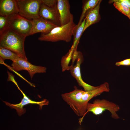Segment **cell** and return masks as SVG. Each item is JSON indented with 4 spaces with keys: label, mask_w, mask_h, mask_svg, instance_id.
<instances>
[{
    "label": "cell",
    "mask_w": 130,
    "mask_h": 130,
    "mask_svg": "<svg viewBox=\"0 0 130 130\" xmlns=\"http://www.w3.org/2000/svg\"><path fill=\"white\" fill-rule=\"evenodd\" d=\"M115 65L117 66L120 65H130V58L126 59L123 60L116 62Z\"/></svg>",
    "instance_id": "7402d4cb"
},
{
    "label": "cell",
    "mask_w": 130,
    "mask_h": 130,
    "mask_svg": "<svg viewBox=\"0 0 130 130\" xmlns=\"http://www.w3.org/2000/svg\"></svg>",
    "instance_id": "484cf974"
},
{
    "label": "cell",
    "mask_w": 130,
    "mask_h": 130,
    "mask_svg": "<svg viewBox=\"0 0 130 130\" xmlns=\"http://www.w3.org/2000/svg\"><path fill=\"white\" fill-rule=\"evenodd\" d=\"M19 89L23 95V98L22 99L21 102L19 103L16 104H13L6 101H3L6 105L9 106L12 108L15 109L18 115L21 116L24 113L26 110L25 108H23V107L29 104H37L39 106V109H42L43 105H48L49 102L46 99H44L42 101H33L31 99L27 96L18 87Z\"/></svg>",
    "instance_id": "9c48e42d"
},
{
    "label": "cell",
    "mask_w": 130,
    "mask_h": 130,
    "mask_svg": "<svg viewBox=\"0 0 130 130\" xmlns=\"http://www.w3.org/2000/svg\"><path fill=\"white\" fill-rule=\"evenodd\" d=\"M73 52V51L70 49L67 53L62 57L61 63L63 72L66 70H69L70 66H68V65L71 59H72Z\"/></svg>",
    "instance_id": "d6986e66"
},
{
    "label": "cell",
    "mask_w": 130,
    "mask_h": 130,
    "mask_svg": "<svg viewBox=\"0 0 130 130\" xmlns=\"http://www.w3.org/2000/svg\"><path fill=\"white\" fill-rule=\"evenodd\" d=\"M18 14L22 17L32 20L39 18L42 0H16Z\"/></svg>",
    "instance_id": "5b68a950"
},
{
    "label": "cell",
    "mask_w": 130,
    "mask_h": 130,
    "mask_svg": "<svg viewBox=\"0 0 130 130\" xmlns=\"http://www.w3.org/2000/svg\"><path fill=\"white\" fill-rule=\"evenodd\" d=\"M57 6L60 16V26L73 21V16L70 11L68 0H58Z\"/></svg>",
    "instance_id": "8fae6325"
},
{
    "label": "cell",
    "mask_w": 130,
    "mask_h": 130,
    "mask_svg": "<svg viewBox=\"0 0 130 130\" xmlns=\"http://www.w3.org/2000/svg\"><path fill=\"white\" fill-rule=\"evenodd\" d=\"M42 3L50 7H53L56 5L58 0H42Z\"/></svg>",
    "instance_id": "44dd1931"
},
{
    "label": "cell",
    "mask_w": 130,
    "mask_h": 130,
    "mask_svg": "<svg viewBox=\"0 0 130 130\" xmlns=\"http://www.w3.org/2000/svg\"><path fill=\"white\" fill-rule=\"evenodd\" d=\"M85 22L86 18H85L75 32L74 36L73 44L71 48L73 50L76 47L78 46L81 37L83 33Z\"/></svg>",
    "instance_id": "ac0fdd59"
},
{
    "label": "cell",
    "mask_w": 130,
    "mask_h": 130,
    "mask_svg": "<svg viewBox=\"0 0 130 130\" xmlns=\"http://www.w3.org/2000/svg\"><path fill=\"white\" fill-rule=\"evenodd\" d=\"M39 15L40 17L58 26H60V16L57 4L54 7H50L42 3Z\"/></svg>",
    "instance_id": "30bf717a"
},
{
    "label": "cell",
    "mask_w": 130,
    "mask_h": 130,
    "mask_svg": "<svg viewBox=\"0 0 130 130\" xmlns=\"http://www.w3.org/2000/svg\"><path fill=\"white\" fill-rule=\"evenodd\" d=\"M100 0H83L82 12L78 23L77 25L75 32L80 26L84 19L85 18L91 11L95 7Z\"/></svg>",
    "instance_id": "5bb4252c"
},
{
    "label": "cell",
    "mask_w": 130,
    "mask_h": 130,
    "mask_svg": "<svg viewBox=\"0 0 130 130\" xmlns=\"http://www.w3.org/2000/svg\"><path fill=\"white\" fill-rule=\"evenodd\" d=\"M102 0H100L95 7L91 11L86 18L83 32L91 25L99 22L101 19L99 13L100 5Z\"/></svg>",
    "instance_id": "9a60e30c"
},
{
    "label": "cell",
    "mask_w": 130,
    "mask_h": 130,
    "mask_svg": "<svg viewBox=\"0 0 130 130\" xmlns=\"http://www.w3.org/2000/svg\"><path fill=\"white\" fill-rule=\"evenodd\" d=\"M77 25L73 21L65 25L57 26L48 33H41L38 39L53 42L60 41L69 42L74 35Z\"/></svg>",
    "instance_id": "3957f363"
},
{
    "label": "cell",
    "mask_w": 130,
    "mask_h": 130,
    "mask_svg": "<svg viewBox=\"0 0 130 130\" xmlns=\"http://www.w3.org/2000/svg\"><path fill=\"white\" fill-rule=\"evenodd\" d=\"M32 27L30 35L40 32L46 33L58 26L41 17L32 20Z\"/></svg>",
    "instance_id": "7c38bea8"
},
{
    "label": "cell",
    "mask_w": 130,
    "mask_h": 130,
    "mask_svg": "<svg viewBox=\"0 0 130 130\" xmlns=\"http://www.w3.org/2000/svg\"><path fill=\"white\" fill-rule=\"evenodd\" d=\"M0 58L3 60L9 59L12 62L20 57V55L7 49L0 47Z\"/></svg>",
    "instance_id": "e0dca14e"
},
{
    "label": "cell",
    "mask_w": 130,
    "mask_h": 130,
    "mask_svg": "<svg viewBox=\"0 0 130 130\" xmlns=\"http://www.w3.org/2000/svg\"><path fill=\"white\" fill-rule=\"evenodd\" d=\"M14 14H18L16 0H0V16L7 17Z\"/></svg>",
    "instance_id": "4fadbf2b"
},
{
    "label": "cell",
    "mask_w": 130,
    "mask_h": 130,
    "mask_svg": "<svg viewBox=\"0 0 130 130\" xmlns=\"http://www.w3.org/2000/svg\"><path fill=\"white\" fill-rule=\"evenodd\" d=\"M120 109L119 106L115 103L105 99H97L92 102H89L86 107V112L84 117L89 112L98 116L102 114L106 110L109 111L112 118L115 119L120 118L117 112Z\"/></svg>",
    "instance_id": "277c9868"
},
{
    "label": "cell",
    "mask_w": 130,
    "mask_h": 130,
    "mask_svg": "<svg viewBox=\"0 0 130 130\" xmlns=\"http://www.w3.org/2000/svg\"><path fill=\"white\" fill-rule=\"evenodd\" d=\"M109 3H113L116 8L128 18L130 16V9L121 0H111L109 1Z\"/></svg>",
    "instance_id": "2e32d148"
},
{
    "label": "cell",
    "mask_w": 130,
    "mask_h": 130,
    "mask_svg": "<svg viewBox=\"0 0 130 130\" xmlns=\"http://www.w3.org/2000/svg\"><path fill=\"white\" fill-rule=\"evenodd\" d=\"M9 27L7 17L0 16V36H1Z\"/></svg>",
    "instance_id": "ffe728a7"
},
{
    "label": "cell",
    "mask_w": 130,
    "mask_h": 130,
    "mask_svg": "<svg viewBox=\"0 0 130 130\" xmlns=\"http://www.w3.org/2000/svg\"><path fill=\"white\" fill-rule=\"evenodd\" d=\"M72 91L62 94L61 96L78 116L81 117L79 119L81 124L86 111V107L89 101L94 97L105 92V89L103 85H100L97 88L90 91H85L78 89L76 86Z\"/></svg>",
    "instance_id": "6da1fadb"
},
{
    "label": "cell",
    "mask_w": 130,
    "mask_h": 130,
    "mask_svg": "<svg viewBox=\"0 0 130 130\" xmlns=\"http://www.w3.org/2000/svg\"><path fill=\"white\" fill-rule=\"evenodd\" d=\"M83 61L82 53L79 51V54L76 59V64L70 66V69L71 75L76 79L79 85L82 87L85 91H88L95 89L98 86H94L90 85L84 82L82 79L80 72V66Z\"/></svg>",
    "instance_id": "ba28073f"
},
{
    "label": "cell",
    "mask_w": 130,
    "mask_h": 130,
    "mask_svg": "<svg viewBox=\"0 0 130 130\" xmlns=\"http://www.w3.org/2000/svg\"><path fill=\"white\" fill-rule=\"evenodd\" d=\"M128 6L130 9V0H121Z\"/></svg>",
    "instance_id": "cb8c5ba5"
},
{
    "label": "cell",
    "mask_w": 130,
    "mask_h": 130,
    "mask_svg": "<svg viewBox=\"0 0 130 130\" xmlns=\"http://www.w3.org/2000/svg\"><path fill=\"white\" fill-rule=\"evenodd\" d=\"M9 27L13 31L26 37L30 35L32 27V20L26 19L19 14L7 17Z\"/></svg>",
    "instance_id": "8992f818"
},
{
    "label": "cell",
    "mask_w": 130,
    "mask_h": 130,
    "mask_svg": "<svg viewBox=\"0 0 130 130\" xmlns=\"http://www.w3.org/2000/svg\"><path fill=\"white\" fill-rule=\"evenodd\" d=\"M26 38L15 32L9 27L0 36V47L9 49L27 60L24 50Z\"/></svg>",
    "instance_id": "7a4b0ae2"
},
{
    "label": "cell",
    "mask_w": 130,
    "mask_h": 130,
    "mask_svg": "<svg viewBox=\"0 0 130 130\" xmlns=\"http://www.w3.org/2000/svg\"><path fill=\"white\" fill-rule=\"evenodd\" d=\"M11 66L12 69L16 72L23 70L27 71L31 79L35 73H46L47 70L46 67L32 65L27 60L22 57L12 62Z\"/></svg>",
    "instance_id": "52a82bcc"
},
{
    "label": "cell",
    "mask_w": 130,
    "mask_h": 130,
    "mask_svg": "<svg viewBox=\"0 0 130 130\" xmlns=\"http://www.w3.org/2000/svg\"><path fill=\"white\" fill-rule=\"evenodd\" d=\"M129 19L130 20V16L129 17Z\"/></svg>",
    "instance_id": "d4e9b609"
},
{
    "label": "cell",
    "mask_w": 130,
    "mask_h": 130,
    "mask_svg": "<svg viewBox=\"0 0 130 130\" xmlns=\"http://www.w3.org/2000/svg\"><path fill=\"white\" fill-rule=\"evenodd\" d=\"M77 46L74 49L72 54V65H73L75 60H76L77 58L78 55L79 51H77Z\"/></svg>",
    "instance_id": "603a6c76"
}]
</instances>
